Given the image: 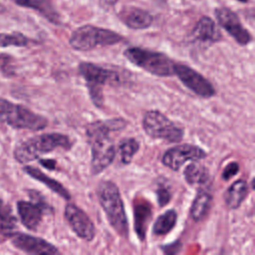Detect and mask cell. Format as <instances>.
Returning a JSON list of instances; mask_svg holds the SVG:
<instances>
[{
    "label": "cell",
    "instance_id": "cell-1",
    "mask_svg": "<svg viewBox=\"0 0 255 255\" xmlns=\"http://www.w3.org/2000/svg\"><path fill=\"white\" fill-rule=\"evenodd\" d=\"M127 122L124 119L96 121L88 124L86 133L91 144L93 174H99L107 169L116 156V146L109 135L110 132L125 128Z\"/></svg>",
    "mask_w": 255,
    "mask_h": 255
},
{
    "label": "cell",
    "instance_id": "cell-6",
    "mask_svg": "<svg viewBox=\"0 0 255 255\" xmlns=\"http://www.w3.org/2000/svg\"><path fill=\"white\" fill-rule=\"evenodd\" d=\"M125 57L134 66L157 77L174 75L173 62L167 55L139 47H130L125 50Z\"/></svg>",
    "mask_w": 255,
    "mask_h": 255
},
{
    "label": "cell",
    "instance_id": "cell-33",
    "mask_svg": "<svg viewBox=\"0 0 255 255\" xmlns=\"http://www.w3.org/2000/svg\"><path fill=\"white\" fill-rule=\"evenodd\" d=\"M238 1H240V2H243V3H246L248 0H238Z\"/></svg>",
    "mask_w": 255,
    "mask_h": 255
},
{
    "label": "cell",
    "instance_id": "cell-20",
    "mask_svg": "<svg viewBox=\"0 0 255 255\" xmlns=\"http://www.w3.org/2000/svg\"><path fill=\"white\" fill-rule=\"evenodd\" d=\"M212 203V195L208 190L200 189L193 199L190 207L191 218L198 222L205 218Z\"/></svg>",
    "mask_w": 255,
    "mask_h": 255
},
{
    "label": "cell",
    "instance_id": "cell-23",
    "mask_svg": "<svg viewBox=\"0 0 255 255\" xmlns=\"http://www.w3.org/2000/svg\"><path fill=\"white\" fill-rule=\"evenodd\" d=\"M151 217L150 206L142 201L134 204V228L140 240H144L145 230Z\"/></svg>",
    "mask_w": 255,
    "mask_h": 255
},
{
    "label": "cell",
    "instance_id": "cell-29",
    "mask_svg": "<svg viewBox=\"0 0 255 255\" xmlns=\"http://www.w3.org/2000/svg\"><path fill=\"white\" fill-rule=\"evenodd\" d=\"M238 171H239V164L236 161H231L225 166L222 172V178L224 180H229L231 177L236 175Z\"/></svg>",
    "mask_w": 255,
    "mask_h": 255
},
{
    "label": "cell",
    "instance_id": "cell-21",
    "mask_svg": "<svg viewBox=\"0 0 255 255\" xmlns=\"http://www.w3.org/2000/svg\"><path fill=\"white\" fill-rule=\"evenodd\" d=\"M183 175L185 181L193 186L206 185L209 181V172L207 168L197 161H191L187 164L183 171Z\"/></svg>",
    "mask_w": 255,
    "mask_h": 255
},
{
    "label": "cell",
    "instance_id": "cell-32",
    "mask_svg": "<svg viewBox=\"0 0 255 255\" xmlns=\"http://www.w3.org/2000/svg\"><path fill=\"white\" fill-rule=\"evenodd\" d=\"M3 11H5V7L0 3V13H2Z\"/></svg>",
    "mask_w": 255,
    "mask_h": 255
},
{
    "label": "cell",
    "instance_id": "cell-7",
    "mask_svg": "<svg viewBox=\"0 0 255 255\" xmlns=\"http://www.w3.org/2000/svg\"><path fill=\"white\" fill-rule=\"evenodd\" d=\"M122 40L123 37L115 31L93 25H84L72 33L69 44L76 51H90L99 46L118 44Z\"/></svg>",
    "mask_w": 255,
    "mask_h": 255
},
{
    "label": "cell",
    "instance_id": "cell-13",
    "mask_svg": "<svg viewBox=\"0 0 255 255\" xmlns=\"http://www.w3.org/2000/svg\"><path fill=\"white\" fill-rule=\"evenodd\" d=\"M64 216L76 233V235L86 241H92L96 235V227L89 215L75 203H67Z\"/></svg>",
    "mask_w": 255,
    "mask_h": 255
},
{
    "label": "cell",
    "instance_id": "cell-15",
    "mask_svg": "<svg viewBox=\"0 0 255 255\" xmlns=\"http://www.w3.org/2000/svg\"><path fill=\"white\" fill-rule=\"evenodd\" d=\"M192 40L202 44H213L221 39L214 21L207 16L201 17L191 31Z\"/></svg>",
    "mask_w": 255,
    "mask_h": 255
},
{
    "label": "cell",
    "instance_id": "cell-8",
    "mask_svg": "<svg viewBox=\"0 0 255 255\" xmlns=\"http://www.w3.org/2000/svg\"><path fill=\"white\" fill-rule=\"evenodd\" d=\"M142 128L151 138L178 142L184 130L159 111H147L142 118Z\"/></svg>",
    "mask_w": 255,
    "mask_h": 255
},
{
    "label": "cell",
    "instance_id": "cell-28",
    "mask_svg": "<svg viewBox=\"0 0 255 255\" xmlns=\"http://www.w3.org/2000/svg\"><path fill=\"white\" fill-rule=\"evenodd\" d=\"M156 198H157V202L159 206H165L171 198V191L169 189V187L165 184H158L157 188H156Z\"/></svg>",
    "mask_w": 255,
    "mask_h": 255
},
{
    "label": "cell",
    "instance_id": "cell-31",
    "mask_svg": "<svg viewBox=\"0 0 255 255\" xmlns=\"http://www.w3.org/2000/svg\"><path fill=\"white\" fill-rule=\"evenodd\" d=\"M39 162H40V164L41 165H43L45 168H47V169H49V170H54L55 169V167H56V164H57V162H56V160H54V159H44V158H40V160H39Z\"/></svg>",
    "mask_w": 255,
    "mask_h": 255
},
{
    "label": "cell",
    "instance_id": "cell-4",
    "mask_svg": "<svg viewBox=\"0 0 255 255\" xmlns=\"http://www.w3.org/2000/svg\"><path fill=\"white\" fill-rule=\"evenodd\" d=\"M0 120L17 129L38 131L48 126L47 118L34 113L27 107L0 98Z\"/></svg>",
    "mask_w": 255,
    "mask_h": 255
},
{
    "label": "cell",
    "instance_id": "cell-18",
    "mask_svg": "<svg viewBox=\"0 0 255 255\" xmlns=\"http://www.w3.org/2000/svg\"><path fill=\"white\" fill-rule=\"evenodd\" d=\"M22 169L30 177L34 178L35 180H38V181L42 182L49 189H51L53 192L57 193L62 198L66 199V200H70L71 199V194H70V192L68 191V189L65 186H63L58 180L48 176L46 173H44L39 168L31 166V165H25Z\"/></svg>",
    "mask_w": 255,
    "mask_h": 255
},
{
    "label": "cell",
    "instance_id": "cell-22",
    "mask_svg": "<svg viewBox=\"0 0 255 255\" xmlns=\"http://www.w3.org/2000/svg\"><path fill=\"white\" fill-rule=\"evenodd\" d=\"M17 229V218L10 205L0 198V234L9 238Z\"/></svg>",
    "mask_w": 255,
    "mask_h": 255
},
{
    "label": "cell",
    "instance_id": "cell-30",
    "mask_svg": "<svg viewBox=\"0 0 255 255\" xmlns=\"http://www.w3.org/2000/svg\"><path fill=\"white\" fill-rule=\"evenodd\" d=\"M179 249H180V244H179V242H174L173 244H171V245H167V246H163L162 247V250H163V252L164 253H170V254H175V253H177L178 251H179Z\"/></svg>",
    "mask_w": 255,
    "mask_h": 255
},
{
    "label": "cell",
    "instance_id": "cell-5",
    "mask_svg": "<svg viewBox=\"0 0 255 255\" xmlns=\"http://www.w3.org/2000/svg\"><path fill=\"white\" fill-rule=\"evenodd\" d=\"M78 69L81 76L86 81L92 102L98 108H101L104 103L103 87H116L121 84V77L116 71L104 68L97 64L81 62Z\"/></svg>",
    "mask_w": 255,
    "mask_h": 255
},
{
    "label": "cell",
    "instance_id": "cell-2",
    "mask_svg": "<svg viewBox=\"0 0 255 255\" xmlns=\"http://www.w3.org/2000/svg\"><path fill=\"white\" fill-rule=\"evenodd\" d=\"M70 138L60 132H48L35 135L20 142L13 150V156L19 163H28L57 148L70 149Z\"/></svg>",
    "mask_w": 255,
    "mask_h": 255
},
{
    "label": "cell",
    "instance_id": "cell-27",
    "mask_svg": "<svg viewBox=\"0 0 255 255\" xmlns=\"http://www.w3.org/2000/svg\"><path fill=\"white\" fill-rule=\"evenodd\" d=\"M0 73L5 77H12L15 75L13 58L8 54H0Z\"/></svg>",
    "mask_w": 255,
    "mask_h": 255
},
{
    "label": "cell",
    "instance_id": "cell-17",
    "mask_svg": "<svg viewBox=\"0 0 255 255\" xmlns=\"http://www.w3.org/2000/svg\"><path fill=\"white\" fill-rule=\"evenodd\" d=\"M15 4L24 8L38 11L49 22L60 25L61 17L50 0H14Z\"/></svg>",
    "mask_w": 255,
    "mask_h": 255
},
{
    "label": "cell",
    "instance_id": "cell-26",
    "mask_svg": "<svg viewBox=\"0 0 255 255\" xmlns=\"http://www.w3.org/2000/svg\"><path fill=\"white\" fill-rule=\"evenodd\" d=\"M30 43V39L20 32L0 33V47H26Z\"/></svg>",
    "mask_w": 255,
    "mask_h": 255
},
{
    "label": "cell",
    "instance_id": "cell-19",
    "mask_svg": "<svg viewBox=\"0 0 255 255\" xmlns=\"http://www.w3.org/2000/svg\"><path fill=\"white\" fill-rule=\"evenodd\" d=\"M248 195V183L244 179L234 181L226 190L224 199L226 205L231 209H237Z\"/></svg>",
    "mask_w": 255,
    "mask_h": 255
},
{
    "label": "cell",
    "instance_id": "cell-14",
    "mask_svg": "<svg viewBox=\"0 0 255 255\" xmlns=\"http://www.w3.org/2000/svg\"><path fill=\"white\" fill-rule=\"evenodd\" d=\"M9 239L16 249L27 254H60V251L55 245L41 237L16 231L9 237Z\"/></svg>",
    "mask_w": 255,
    "mask_h": 255
},
{
    "label": "cell",
    "instance_id": "cell-9",
    "mask_svg": "<svg viewBox=\"0 0 255 255\" xmlns=\"http://www.w3.org/2000/svg\"><path fill=\"white\" fill-rule=\"evenodd\" d=\"M31 201L18 200L16 203L17 212L21 223L31 231H36L43 220L45 212L51 210V206L44 200L37 190H29Z\"/></svg>",
    "mask_w": 255,
    "mask_h": 255
},
{
    "label": "cell",
    "instance_id": "cell-16",
    "mask_svg": "<svg viewBox=\"0 0 255 255\" xmlns=\"http://www.w3.org/2000/svg\"><path fill=\"white\" fill-rule=\"evenodd\" d=\"M121 21L130 29L141 30L148 28L152 23V16L145 10L137 7H128L119 14Z\"/></svg>",
    "mask_w": 255,
    "mask_h": 255
},
{
    "label": "cell",
    "instance_id": "cell-24",
    "mask_svg": "<svg viewBox=\"0 0 255 255\" xmlns=\"http://www.w3.org/2000/svg\"><path fill=\"white\" fill-rule=\"evenodd\" d=\"M177 221V213L174 209H168L157 217L152 226L153 234L165 235L170 232Z\"/></svg>",
    "mask_w": 255,
    "mask_h": 255
},
{
    "label": "cell",
    "instance_id": "cell-10",
    "mask_svg": "<svg viewBox=\"0 0 255 255\" xmlns=\"http://www.w3.org/2000/svg\"><path fill=\"white\" fill-rule=\"evenodd\" d=\"M174 75L198 97L207 99L213 97L216 93L213 85L204 76L185 64L175 63Z\"/></svg>",
    "mask_w": 255,
    "mask_h": 255
},
{
    "label": "cell",
    "instance_id": "cell-25",
    "mask_svg": "<svg viewBox=\"0 0 255 255\" xmlns=\"http://www.w3.org/2000/svg\"><path fill=\"white\" fill-rule=\"evenodd\" d=\"M139 149L138 141L133 137H127L120 141L119 151L120 157L123 164H129L134 156V154Z\"/></svg>",
    "mask_w": 255,
    "mask_h": 255
},
{
    "label": "cell",
    "instance_id": "cell-12",
    "mask_svg": "<svg viewBox=\"0 0 255 255\" xmlns=\"http://www.w3.org/2000/svg\"><path fill=\"white\" fill-rule=\"evenodd\" d=\"M219 25L241 46H246L252 41V35L245 29L237 14L227 7H219L214 11Z\"/></svg>",
    "mask_w": 255,
    "mask_h": 255
},
{
    "label": "cell",
    "instance_id": "cell-3",
    "mask_svg": "<svg viewBox=\"0 0 255 255\" xmlns=\"http://www.w3.org/2000/svg\"><path fill=\"white\" fill-rule=\"evenodd\" d=\"M97 193L110 225L120 236L127 238L128 235V218L119 187L111 180H104L100 183Z\"/></svg>",
    "mask_w": 255,
    "mask_h": 255
},
{
    "label": "cell",
    "instance_id": "cell-11",
    "mask_svg": "<svg viewBox=\"0 0 255 255\" xmlns=\"http://www.w3.org/2000/svg\"><path fill=\"white\" fill-rule=\"evenodd\" d=\"M206 157V152L201 147L182 143L168 148L162 155V163L171 170H179L180 167L187 161H198Z\"/></svg>",
    "mask_w": 255,
    "mask_h": 255
}]
</instances>
